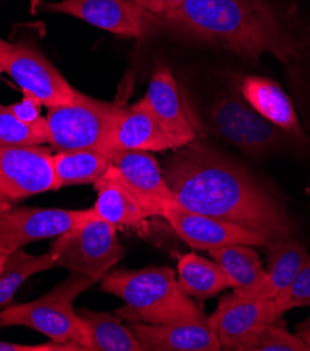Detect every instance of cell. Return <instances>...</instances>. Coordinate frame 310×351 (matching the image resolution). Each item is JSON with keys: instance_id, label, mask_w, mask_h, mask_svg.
Segmentation results:
<instances>
[{"instance_id": "37", "label": "cell", "mask_w": 310, "mask_h": 351, "mask_svg": "<svg viewBox=\"0 0 310 351\" xmlns=\"http://www.w3.org/2000/svg\"><path fill=\"white\" fill-rule=\"evenodd\" d=\"M309 76H310V63H309Z\"/></svg>"}, {"instance_id": "1", "label": "cell", "mask_w": 310, "mask_h": 351, "mask_svg": "<svg viewBox=\"0 0 310 351\" xmlns=\"http://www.w3.org/2000/svg\"><path fill=\"white\" fill-rule=\"evenodd\" d=\"M178 204L256 231L268 241L294 237L298 226L280 195L214 146L200 140L175 150L162 168Z\"/></svg>"}, {"instance_id": "26", "label": "cell", "mask_w": 310, "mask_h": 351, "mask_svg": "<svg viewBox=\"0 0 310 351\" xmlns=\"http://www.w3.org/2000/svg\"><path fill=\"white\" fill-rule=\"evenodd\" d=\"M56 266V259L49 251L44 255H29L21 248L10 252L0 270V308L12 304L14 294L31 276Z\"/></svg>"}, {"instance_id": "14", "label": "cell", "mask_w": 310, "mask_h": 351, "mask_svg": "<svg viewBox=\"0 0 310 351\" xmlns=\"http://www.w3.org/2000/svg\"><path fill=\"white\" fill-rule=\"evenodd\" d=\"M144 99L166 133L174 138L178 149L198 137L197 119L189 111L178 82L168 66L154 70Z\"/></svg>"}, {"instance_id": "8", "label": "cell", "mask_w": 310, "mask_h": 351, "mask_svg": "<svg viewBox=\"0 0 310 351\" xmlns=\"http://www.w3.org/2000/svg\"><path fill=\"white\" fill-rule=\"evenodd\" d=\"M274 300H252L236 293L224 295L217 309L207 317L221 350L245 351L248 343L267 325L281 322Z\"/></svg>"}, {"instance_id": "29", "label": "cell", "mask_w": 310, "mask_h": 351, "mask_svg": "<svg viewBox=\"0 0 310 351\" xmlns=\"http://www.w3.org/2000/svg\"><path fill=\"white\" fill-rule=\"evenodd\" d=\"M280 315L302 306H310V255L291 282V285L274 298Z\"/></svg>"}, {"instance_id": "9", "label": "cell", "mask_w": 310, "mask_h": 351, "mask_svg": "<svg viewBox=\"0 0 310 351\" xmlns=\"http://www.w3.org/2000/svg\"><path fill=\"white\" fill-rule=\"evenodd\" d=\"M55 191L53 156L40 146L0 147V199L20 200Z\"/></svg>"}, {"instance_id": "32", "label": "cell", "mask_w": 310, "mask_h": 351, "mask_svg": "<svg viewBox=\"0 0 310 351\" xmlns=\"http://www.w3.org/2000/svg\"><path fill=\"white\" fill-rule=\"evenodd\" d=\"M133 2L143 8L146 12L158 16L179 9L186 0H133Z\"/></svg>"}, {"instance_id": "6", "label": "cell", "mask_w": 310, "mask_h": 351, "mask_svg": "<svg viewBox=\"0 0 310 351\" xmlns=\"http://www.w3.org/2000/svg\"><path fill=\"white\" fill-rule=\"evenodd\" d=\"M51 252L56 266L99 282L123 256L125 248L116 235V226L94 216L56 237Z\"/></svg>"}, {"instance_id": "5", "label": "cell", "mask_w": 310, "mask_h": 351, "mask_svg": "<svg viewBox=\"0 0 310 351\" xmlns=\"http://www.w3.org/2000/svg\"><path fill=\"white\" fill-rule=\"evenodd\" d=\"M120 110V104L95 99L77 91L73 104L49 108L47 115L48 143L57 152L108 150L109 137Z\"/></svg>"}, {"instance_id": "3", "label": "cell", "mask_w": 310, "mask_h": 351, "mask_svg": "<svg viewBox=\"0 0 310 351\" xmlns=\"http://www.w3.org/2000/svg\"><path fill=\"white\" fill-rule=\"evenodd\" d=\"M101 290L125 302L115 315L127 322L168 325L207 319L203 309L181 290L175 270L168 266L111 269L101 278Z\"/></svg>"}, {"instance_id": "27", "label": "cell", "mask_w": 310, "mask_h": 351, "mask_svg": "<svg viewBox=\"0 0 310 351\" xmlns=\"http://www.w3.org/2000/svg\"><path fill=\"white\" fill-rule=\"evenodd\" d=\"M49 142L47 118L28 123L18 119L9 105L0 104V147L42 146Z\"/></svg>"}, {"instance_id": "11", "label": "cell", "mask_w": 310, "mask_h": 351, "mask_svg": "<svg viewBox=\"0 0 310 351\" xmlns=\"http://www.w3.org/2000/svg\"><path fill=\"white\" fill-rule=\"evenodd\" d=\"M44 9L77 17L125 38H144L154 28V16L133 0H62Z\"/></svg>"}, {"instance_id": "18", "label": "cell", "mask_w": 310, "mask_h": 351, "mask_svg": "<svg viewBox=\"0 0 310 351\" xmlns=\"http://www.w3.org/2000/svg\"><path fill=\"white\" fill-rule=\"evenodd\" d=\"M94 188L96 200L92 210L96 217L116 227H127L139 232L147 230V219L150 216L144 206L111 167L94 184Z\"/></svg>"}, {"instance_id": "20", "label": "cell", "mask_w": 310, "mask_h": 351, "mask_svg": "<svg viewBox=\"0 0 310 351\" xmlns=\"http://www.w3.org/2000/svg\"><path fill=\"white\" fill-rule=\"evenodd\" d=\"M114 153L101 149L57 152L53 156L55 191L72 185L95 184L112 162Z\"/></svg>"}, {"instance_id": "28", "label": "cell", "mask_w": 310, "mask_h": 351, "mask_svg": "<svg viewBox=\"0 0 310 351\" xmlns=\"http://www.w3.org/2000/svg\"><path fill=\"white\" fill-rule=\"evenodd\" d=\"M245 351H307L303 341L289 333L283 321L263 328L246 346Z\"/></svg>"}, {"instance_id": "34", "label": "cell", "mask_w": 310, "mask_h": 351, "mask_svg": "<svg viewBox=\"0 0 310 351\" xmlns=\"http://www.w3.org/2000/svg\"><path fill=\"white\" fill-rule=\"evenodd\" d=\"M10 208H13V204H10V203H8V202L0 199V220L3 219V216L9 212Z\"/></svg>"}, {"instance_id": "33", "label": "cell", "mask_w": 310, "mask_h": 351, "mask_svg": "<svg viewBox=\"0 0 310 351\" xmlns=\"http://www.w3.org/2000/svg\"><path fill=\"white\" fill-rule=\"evenodd\" d=\"M295 335L303 341L307 351H310V317L296 326Z\"/></svg>"}, {"instance_id": "23", "label": "cell", "mask_w": 310, "mask_h": 351, "mask_svg": "<svg viewBox=\"0 0 310 351\" xmlns=\"http://www.w3.org/2000/svg\"><path fill=\"white\" fill-rule=\"evenodd\" d=\"M229 278L233 291H248L257 287L266 277L260 256L250 245L235 243L209 251Z\"/></svg>"}, {"instance_id": "19", "label": "cell", "mask_w": 310, "mask_h": 351, "mask_svg": "<svg viewBox=\"0 0 310 351\" xmlns=\"http://www.w3.org/2000/svg\"><path fill=\"white\" fill-rule=\"evenodd\" d=\"M266 250L267 269L263 282L252 290L233 293L252 300H274L291 285L309 258L307 248L294 237L270 241Z\"/></svg>"}, {"instance_id": "12", "label": "cell", "mask_w": 310, "mask_h": 351, "mask_svg": "<svg viewBox=\"0 0 310 351\" xmlns=\"http://www.w3.org/2000/svg\"><path fill=\"white\" fill-rule=\"evenodd\" d=\"M178 237L194 250L210 251L228 245L242 243L266 248L270 242L261 234L233 223L194 213L177 202H169L161 215Z\"/></svg>"}, {"instance_id": "24", "label": "cell", "mask_w": 310, "mask_h": 351, "mask_svg": "<svg viewBox=\"0 0 310 351\" xmlns=\"http://www.w3.org/2000/svg\"><path fill=\"white\" fill-rule=\"evenodd\" d=\"M248 102L236 87L216 97L205 111L210 130L228 145L242 149Z\"/></svg>"}, {"instance_id": "13", "label": "cell", "mask_w": 310, "mask_h": 351, "mask_svg": "<svg viewBox=\"0 0 310 351\" xmlns=\"http://www.w3.org/2000/svg\"><path fill=\"white\" fill-rule=\"evenodd\" d=\"M111 169L142 202L150 217H161L165 206L169 202H177L164 178L159 162L150 152H115Z\"/></svg>"}, {"instance_id": "7", "label": "cell", "mask_w": 310, "mask_h": 351, "mask_svg": "<svg viewBox=\"0 0 310 351\" xmlns=\"http://www.w3.org/2000/svg\"><path fill=\"white\" fill-rule=\"evenodd\" d=\"M0 63L23 93L37 95L48 108L70 105L77 98V90L37 48L0 40Z\"/></svg>"}, {"instance_id": "17", "label": "cell", "mask_w": 310, "mask_h": 351, "mask_svg": "<svg viewBox=\"0 0 310 351\" xmlns=\"http://www.w3.org/2000/svg\"><path fill=\"white\" fill-rule=\"evenodd\" d=\"M237 88L257 114L300 142H307L292 99L279 83L261 76H245L237 82Z\"/></svg>"}, {"instance_id": "21", "label": "cell", "mask_w": 310, "mask_h": 351, "mask_svg": "<svg viewBox=\"0 0 310 351\" xmlns=\"http://www.w3.org/2000/svg\"><path fill=\"white\" fill-rule=\"evenodd\" d=\"M178 285L186 295L201 301L231 287L228 276L216 261L194 254L179 256Z\"/></svg>"}, {"instance_id": "25", "label": "cell", "mask_w": 310, "mask_h": 351, "mask_svg": "<svg viewBox=\"0 0 310 351\" xmlns=\"http://www.w3.org/2000/svg\"><path fill=\"white\" fill-rule=\"evenodd\" d=\"M302 146L303 142L294 137L292 134L284 132L279 126H275L260 114H257L248 104L245 115V129H244V143L242 152L253 160H263L270 157L280 150L289 147L291 145Z\"/></svg>"}, {"instance_id": "15", "label": "cell", "mask_w": 310, "mask_h": 351, "mask_svg": "<svg viewBox=\"0 0 310 351\" xmlns=\"http://www.w3.org/2000/svg\"><path fill=\"white\" fill-rule=\"evenodd\" d=\"M108 150L112 153L119 150L165 152L178 150V146L143 98L130 107H122L109 137Z\"/></svg>"}, {"instance_id": "31", "label": "cell", "mask_w": 310, "mask_h": 351, "mask_svg": "<svg viewBox=\"0 0 310 351\" xmlns=\"http://www.w3.org/2000/svg\"><path fill=\"white\" fill-rule=\"evenodd\" d=\"M0 351H79L72 344H60L56 341L44 344H17L0 340Z\"/></svg>"}, {"instance_id": "30", "label": "cell", "mask_w": 310, "mask_h": 351, "mask_svg": "<svg viewBox=\"0 0 310 351\" xmlns=\"http://www.w3.org/2000/svg\"><path fill=\"white\" fill-rule=\"evenodd\" d=\"M41 99L29 93H24L23 98L14 104L9 105V110L23 122L32 123L41 118Z\"/></svg>"}, {"instance_id": "10", "label": "cell", "mask_w": 310, "mask_h": 351, "mask_svg": "<svg viewBox=\"0 0 310 351\" xmlns=\"http://www.w3.org/2000/svg\"><path fill=\"white\" fill-rule=\"evenodd\" d=\"M94 216L95 213L92 208H10L0 220V250L10 254L31 242L56 238L86 223Z\"/></svg>"}, {"instance_id": "16", "label": "cell", "mask_w": 310, "mask_h": 351, "mask_svg": "<svg viewBox=\"0 0 310 351\" xmlns=\"http://www.w3.org/2000/svg\"><path fill=\"white\" fill-rule=\"evenodd\" d=\"M129 329L144 351H220L221 346L209 322L151 325L130 322Z\"/></svg>"}, {"instance_id": "4", "label": "cell", "mask_w": 310, "mask_h": 351, "mask_svg": "<svg viewBox=\"0 0 310 351\" xmlns=\"http://www.w3.org/2000/svg\"><path fill=\"white\" fill-rule=\"evenodd\" d=\"M94 283H96L94 278L73 273L47 295L27 304L6 306L0 312V328L25 326L48 336L52 341L72 344L79 351H90L84 322L73 309V302Z\"/></svg>"}, {"instance_id": "35", "label": "cell", "mask_w": 310, "mask_h": 351, "mask_svg": "<svg viewBox=\"0 0 310 351\" xmlns=\"http://www.w3.org/2000/svg\"><path fill=\"white\" fill-rule=\"evenodd\" d=\"M8 255H9V252H8V251L0 250V270H2V267H3V263H5L6 258H8Z\"/></svg>"}, {"instance_id": "36", "label": "cell", "mask_w": 310, "mask_h": 351, "mask_svg": "<svg viewBox=\"0 0 310 351\" xmlns=\"http://www.w3.org/2000/svg\"><path fill=\"white\" fill-rule=\"evenodd\" d=\"M5 72V70H3V66H2V63H0V75H2Z\"/></svg>"}, {"instance_id": "22", "label": "cell", "mask_w": 310, "mask_h": 351, "mask_svg": "<svg viewBox=\"0 0 310 351\" xmlns=\"http://www.w3.org/2000/svg\"><path fill=\"white\" fill-rule=\"evenodd\" d=\"M84 322L90 351H144L129 326L116 315L77 309Z\"/></svg>"}, {"instance_id": "2", "label": "cell", "mask_w": 310, "mask_h": 351, "mask_svg": "<svg viewBox=\"0 0 310 351\" xmlns=\"http://www.w3.org/2000/svg\"><path fill=\"white\" fill-rule=\"evenodd\" d=\"M153 16L155 29L255 62L268 53L289 64L303 52L270 0H186L174 12Z\"/></svg>"}]
</instances>
